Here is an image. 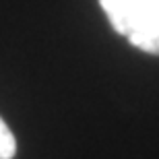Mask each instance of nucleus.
<instances>
[{
  "label": "nucleus",
  "instance_id": "obj_1",
  "mask_svg": "<svg viewBox=\"0 0 159 159\" xmlns=\"http://www.w3.org/2000/svg\"><path fill=\"white\" fill-rule=\"evenodd\" d=\"M99 4L116 33L159 56V0H99Z\"/></svg>",
  "mask_w": 159,
  "mask_h": 159
},
{
  "label": "nucleus",
  "instance_id": "obj_2",
  "mask_svg": "<svg viewBox=\"0 0 159 159\" xmlns=\"http://www.w3.org/2000/svg\"><path fill=\"white\" fill-rule=\"evenodd\" d=\"M17 153V141L8 124L0 118V159H12Z\"/></svg>",
  "mask_w": 159,
  "mask_h": 159
}]
</instances>
